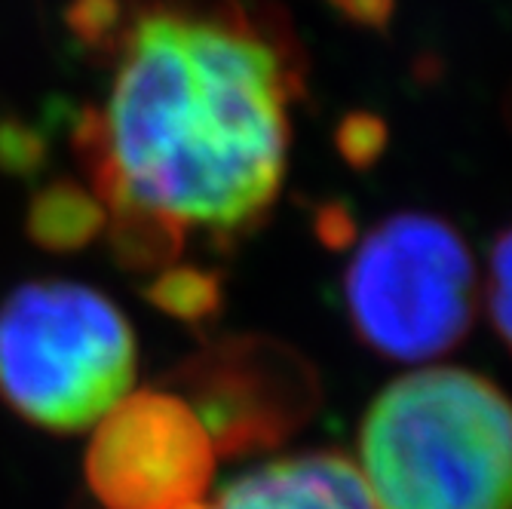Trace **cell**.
Instances as JSON below:
<instances>
[{
  "label": "cell",
  "mask_w": 512,
  "mask_h": 509,
  "mask_svg": "<svg viewBox=\"0 0 512 509\" xmlns=\"http://www.w3.org/2000/svg\"><path fill=\"white\" fill-rule=\"evenodd\" d=\"M286 148L279 56L243 22L188 13H151L126 31L105 111L77 126L105 212H145L181 234L258 221Z\"/></svg>",
  "instance_id": "obj_1"
},
{
  "label": "cell",
  "mask_w": 512,
  "mask_h": 509,
  "mask_svg": "<svg viewBox=\"0 0 512 509\" xmlns=\"http://www.w3.org/2000/svg\"><path fill=\"white\" fill-rule=\"evenodd\" d=\"M359 451L381 509H512V405L482 375L399 378L371 405Z\"/></svg>",
  "instance_id": "obj_2"
},
{
  "label": "cell",
  "mask_w": 512,
  "mask_h": 509,
  "mask_svg": "<svg viewBox=\"0 0 512 509\" xmlns=\"http://www.w3.org/2000/svg\"><path fill=\"white\" fill-rule=\"evenodd\" d=\"M135 335L102 292L43 280L0 304V396L25 421L77 433L129 396Z\"/></svg>",
  "instance_id": "obj_3"
},
{
  "label": "cell",
  "mask_w": 512,
  "mask_h": 509,
  "mask_svg": "<svg viewBox=\"0 0 512 509\" xmlns=\"http://www.w3.org/2000/svg\"><path fill=\"white\" fill-rule=\"evenodd\" d=\"M344 295L353 329L371 350L421 362L448 353L470 332L476 264L448 221L402 212L362 240Z\"/></svg>",
  "instance_id": "obj_4"
},
{
  "label": "cell",
  "mask_w": 512,
  "mask_h": 509,
  "mask_svg": "<svg viewBox=\"0 0 512 509\" xmlns=\"http://www.w3.org/2000/svg\"><path fill=\"white\" fill-rule=\"evenodd\" d=\"M215 445L188 399L172 393L123 396L96 424L86 482L105 509H184L203 500Z\"/></svg>",
  "instance_id": "obj_5"
},
{
  "label": "cell",
  "mask_w": 512,
  "mask_h": 509,
  "mask_svg": "<svg viewBox=\"0 0 512 509\" xmlns=\"http://www.w3.org/2000/svg\"><path fill=\"white\" fill-rule=\"evenodd\" d=\"M191 408L218 451H243L286 436L313 402V378L304 362L276 344L227 341L194 356L178 372Z\"/></svg>",
  "instance_id": "obj_6"
},
{
  "label": "cell",
  "mask_w": 512,
  "mask_h": 509,
  "mask_svg": "<svg viewBox=\"0 0 512 509\" xmlns=\"http://www.w3.org/2000/svg\"><path fill=\"white\" fill-rule=\"evenodd\" d=\"M184 509H381L365 476L341 454L273 460Z\"/></svg>",
  "instance_id": "obj_7"
},
{
  "label": "cell",
  "mask_w": 512,
  "mask_h": 509,
  "mask_svg": "<svg viewBox=\"0 0 512 509\" xmlns=\"http://www.w3.org/2000/svg\"><path fill=\"white\" fill-rule=\"evenodd\" d=\"M108 212L96 191L56 181L34 194L28 206V237L46 252H80L102 237Z\"/></svg>",
  "instance_id": "obj_8"
},
{
  "label": "cell",
  "mask_w": 512,
  "mask_h": 509,
  "mask_svg": "<svg viewBox=\"0 0 512 509\" xmlns=\"http://www.w3.org/2000/svg\"><path fill=\"white\" fill-rule=\"evenodd\" d=\"M148 298L181 322H206L221 307V283L197 267H166L151 283Z\"/></svg>",
  "instance_id": "obj_9"
},
{
  "label": "cell",
  "mask_w": 512,
  "mask_h": 509,
  "mask_svg": "<svg viewBox=\"0 0 512 509\" xmlns=\"http://www.w3.org/2000/svg\"><path fill=\"white\" fill-rule=\"evenodd\" d=\"M335 142H338V151L341 157L356 166V169H368L371 163H375L387 145V126L381 117L375 114H350L341 126H338V135H335Z\"/></svg>",
  "instance_id": "obj_10"
},
{
  "label": "cell",
  "mask_w": 512,
  "mask_h": 509,
  "mask_svg": "<svg viewBox=\"0 0 512 509\" xmlns=\"http://www.w3.org/2000/svg\"><path fill=\"white\" fill-rule=\"evenodd\" d=\"M491 319L512 350V227L503 230L491 252V283H488Z\"/></svg>",
  "instance_id": "obj_11"
},
{
  "label": "cell",
  "mask_w": 512,
  "mask_h": 509,
  "mask_svg": "<svg viewBox=\"0 0 512 509\" xmlns=\"http://www.w3.org/2000/svg\"><path fill=\"white\" fill-rule=\"evenodd\" d=\"M329 7L362 28H387L393 19V7L396 0H329Z\"/></svg>",
  "instance_id": "obj_12"
},
{
  "label": "cell",
  "mask_w": 512,
  "mask_h": 509,
  "mask_svg": "<svg viewBox=\"0 0 512 509\" xmlns=\"http://www.w3.org/2000/svg\"><path fill=\"white\" fill-rule=\"evenodd\" d=\"M319 240L332 249H344L353 240V221L344 206H325L319 212Z\"/></svg>",
  "instance_id": "obj_13"
}]
</instances>
